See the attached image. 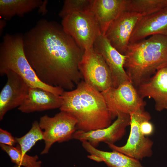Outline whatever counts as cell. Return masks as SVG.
Masks as SVG:
<instances>
[{
	"label": "cell",
	"mask_w": 167,
	"mask_h": 167,
	"mask_svg": "<svg viewBox=\"0 0 167 167\" xmlns=\"http://www.w3.org/2000/svg\"><path fill=\"white\" fill-rule=\"evenodd\" d=\"M23 42L27 59L44 83L69 91L83 80L79 64L84 50L62 25L41 19L23 34Z\"/></svg>",
	"instance_id": "obj_1"
},
{
	"label": "cell",
	"mask_w": 167,
	"mask_h": 167,
	"mask_svg": "<svg viewBox=\"0 0 167 167\" xmlns=\"http://www.w3.org/2000/svg\"><path fill=\"white\" fill-rule=\"evenodd\" d=\"M59 109L76 120L78 130L88 131L106 127L113 120L101 92L82 80L75 88L64 91Z\"/></svg>",
	"instance_id": "obj_2"
},
{
	"label": "cell",
	"mask_w": 167,
	"mask_h": 167,
	"mask_svg": "<svg viewBox=\"0 0 167 167\" xmlns=\"http://www.w3.org/2000/svg\"><path fill=\"white\" fill-rule=\"evenodd\" d=\"M125 55L124 68L137 88L158 69L167 66V36L155 35L130 43Z\"/></svg>",
	"instance_id": "obj_3"
},
{
	"label": "cell",
	"mask_w": 167,
	"mask_h": 167,
	"mask_svg": "<svg viewBox=\"0 0 167 167\" xmlns=\"http://www.w3.org/2000/svg\"><path fill=\"white\" fill-rule=\"evenodd\" d=\"M11 71L20 76L29 87L39 88L58 96L64 89L46 84L38 77L25 56L24 47L23 34L6 33L0 45V74Z\"/></svg>",
	"instance_id": "obj_4"
},
{
	"label": "cell",
	"mask_w": 167,
	"mask_h": 167,
	"mask_svg": "<svg viewBox=\"0 0 167 167\" xmlns=\"http://www.w3.org/2000/svg\"><path fill=\"white\" fill-rule=\"evenodd\" d=\"M64 31L85 50L93 47L101 34L98 20L92 10L72 13L62 19Z\"/></svg>",
	"instance_id": "obj_5"
},
{
	"label": "cell",
	"mask_w": 167,
	"mask_h": 167,
	"mask_svg": "<svg viewBox=\"0 0 167 167\" xmlns=\"http://www.w3.org/2000/svg\"><path fill=\"white\" fill-rule=\"evenodd\" d=\"M101 92L113 119L119 113L130 114L144 110L146 102L130 81L124 82L116 88L111 87Z\"/></svg>",
	"instance_id": "obj_6"
},
{
	"label": "cell",
	"mask_w": 167,
	"mask_h": 167,
	"mask_svg": "<svg viewBox=\"0 0 167 167\" xmlns=\"http://www.w3.org/2000/svg\"><path fill=\"white\" fill-rule=\"evenodd\" d=\"M131 129L129 137L126 144L118 146L114 144H108L113 151L123 154L138 160H141L152 155L153 142L144 136L140 130V125L144 119L151 118L150 114L144 110L130 114Z\"/></svg>",
	"instance_id": "obj_7"
},
{
	"label": "cell",
	"mask_w": 167,
	"mask_h": 167,
	"mask_svg": "<svg viewBox=\"0 0 167 167\" xmlns=\"http://www.w3.org/2000/svg\"><path fill=\"white\" fill-rule=\"evenodd\" d=\"M79 69L86 83L102 92L113 87L110 70L102 57L93 47L84 50Z\"/></svg>",
	"instance_id": "obj_8"
},
{
	"label": "cell",
	"mask_w": 167,
	"mask_h": 167,
	"mask_svg": "<svg viewBox=\"0 0 167 167\" xmlns=\"http://www.w3.org/2000/svg\"><path fill=\"white\" fill-rule=\"evenodd\" d=\"M43 131L45 147L41 153H48L52 145L56 142L62 143L72 138L77 129V122L73 117L62 111L53 117L45 115L41 117L39 122Z\"/></svg>",
	"instance_id": "obj_9"
},
{
	"label": "cell",
	"mask_w": 167,
	"mask_h": 167,
	"mask_svg": "<svg viewBox=\"0 0 167 167\" xmlns=\"http://www.w3.org/2000/svg\"><path fill=\"white\" fill-rule=\"evenodd\" d=\"M117 118L113 123L105 128L88 131H76L72 138L82 142L87 141L95 148L101 142L108 145L114 144L123 137L126 129L130 125V122L129 114L119 113Z\"/></svg>",
	"instance_id": "obj_10"
},
{
	"label": "cell",
	"mask_w": 167,
	"mask_h": 167,
	"mask_svg": "<svg viewBox=\"0 0 167 167\" xmlns=\"http://www.w3.org/2000/svg\"><path fill=\"white\" fill-rule=\"evenodd\" d=\"M142 17L137 13L125 11L107 28L104 35L122 54L125 55L131 35Z\"/></svg>",
	"instance_id": "obj_11"
},
{
	"label": "cell",
	"mask_w": 167,
	"mask_h": 167,
	"mask_svg": "<svg viewBox=\"0 0 167 167\" xmlns=\"http://www.w3.org/2000/svg\"><path fill=\"white\" fill-rule=\"evenodd\" d=\"M93 48L101 56L111 73L113 86L116 88L129 79L124 68L126 56L113 47L105 35L101 34L94 42Z\"/></svg>",
	"instance_id": "obj_12"
},
{
	"label": "cell",
	"mask_w": 167,
	"mask_h": 167,
	"mask_svg": "<svg viewBox=\"0 0 167 167\" xmlns=\"http://www.w3.org/2000/svg\"><path fill=\"white\" fill-rule=\"evenodd\" d=\"M7 82L0 93V120L9 110L19 106L26 97L29 87L19 75L11 71L6 72Z\"/></svg>",
	"instance_id": "obj_13"
},
{
	"label": "cell",
	"mask_w": 167,
	"mask_h": 167,
	"mask_svg": "<svg viewBox=\"0 0 167 167\" xmlns=\"http://www.w3.org/2000/svg\"><path fill=\"white\" fill-rule=\"evenodd\" d=\"M140 97L153 99L157 111L167 109V66L158 69L149 79L136 88Z\"/></svg>",
	"instance_id": "obj_14"
},
{
	"label": "cell",
	"mask_w": 167,
	"mask_h": 167,
	"mask_svg": "<svg viewBox=\"0 0 167 167\" xmlns=\"http://www.w3.org/2000/svg\"><path fill=\"white\" fill-rule=\"evenodd\" d=\"M155 35L167 36V7L151 15L142 16L133 32L130 43Z\"/></svg>",
	"instance_id": "obj_15"
},
{
	"label": "cell",
	"mask_w": 167,
	"mask_h": 167,
	"mask_svg": "<svg viewBox=\"0 0 167 167\" xmlns=\"http://www.w3.org/2000/svg\"><path fill=\"white\" fill-rule=\"evenodd\" d=\"M62 102L60 96L39 88L29 87L28 94L18 109L24 113L60 108Z\"/></svg>",
	"instance_id": "obj_16"
},
{
	"label": "cell",
	"mask_w": 167,
	"mask_h": 167,
	"mask_svg": "<svg viewBox=\"0 0 167 167\" xmlns=\"http://www.w3.org/2000/svg\"><path fill=\"white\" fill-rule=\"evenodd\" d=\"M126 0H94L92 11L98 22L101 34L109 24L126 11Z\"/></svg>",
	"instance_id": "obj_17"
},
{
	"label": "cell",
	"mask_w": 167,
	"mask_h": 167,
	"mask_svg": "<svg viewBox=\"0 0 167 167\" xmlns=\"http://www.w3.org/2000/svg\"><path fill=\"white\" fill-rule=\"evenodd\" d=\"M82 146L89 153V159L97 162H104L108 167H144L139 160L118 152L99 150L86 141L82 142Z\"/></svg>",
	"instance_id": "obj_18"
},
{
	"label": "cell",
	"mask_w": 167,
	"mask_h": 167,
	"mask_svg": "<svg viewBox=\"0 0 167 167\" xmlns=\"http://www.w3.org/2000/svg\"><path fill=\"white\" fill-rule=\"evenodd\" d=\"M46 1L41 0H0V15L5 20L17 15L20 17L35 9H40Z\"/></svg>",
	"instance_id": "obj_19"
},
{
	"label": "cell",
	"mask_w": 167,
	"mask_h": 167,
	"mask_svg": "<svg viewBox=\"0 0 167 167\" xmlns=\"http://www.w3.org/2000/svg\"><path fill=\"white\" fill-rule=\"evenodd\" d=\"M167 7V0H126V11L142 16L149 15Z\"/></svg>",
	"instance_id": "obj_20"
},
{
	"label": "cell",
	"mask_w": 167,
	"mask_h": 167,
	"mask_svg": "<svg viewBox=\"0 0 167 167\" xmlns=\"http://www.w3.org/2000/svg\"><path fill=\"white\" fill-rule=\"evenodd\" d=\"M0 147L9 156L11 161L16 165L24 167H41L42 162L37 155L30 156L23 154L19 145L16 147L2 144Z\"/></svg>",
	"instance_id": "obj_21"
},
{
	"label": "cell",
	"mask_w": 167,
	"mask_h": 167,
	"mask_svg": "<svg viewBox=\"0 0 167 167\" xmlns=\"http://www.w3.org/2000/svg\"><path fill=\"white\" fill-rule=\"evenodd\" d=\"M15 139L22 153L26 154L37 141L44 139L43 131L40 127L39 122L35 121L28 133L21 137H15Z\"/></svg>",
	"instance_id": "obj_22"
},
{
	"label": "cell",
	"mask_w": 167,
	"mask_h": 167,
	"mask_svg": "<svg viewBox=\"0 0 167 167\" xmlns=\"http://www.w3.org/2000/svg\"><path fill=\"white\" fill-rule=\"evenodd\" d=\"M94 0H66L59 13L62 19L74 12L92 10Z\"/></svg>",
	"instance_id": "obj_23"
},
{
	"label": "cell",
	"mask_w": 167,
	"mask_h": 167,
	"mask_svg": "<svg viewBox=\"0 0 167 167\" xmlns=\"http://www.w3.org/2000/svg\"><path fill=\"white\" fill-rule=\"evenodd\" d=\"M16 142L15 138L11 133L0 129V143L11 146H14Z\"/></svg>",
	"instance_id": "obj_24"
},
{
	"label": "cell",
	"mask_w": 167,
	"mask_h": 167,
	"mask_svg": "<svg viewBox=\"0 0 167 167\" xmlns=\"http://www.w3.org/2000/svg\"><path fill=\"white\" fill-rule=\"evenodd\" d=\"M151 118H147L143 120L140 125V130L142 133L147 137L152 135L154 131V127L149 121Z\"/></svg>",
	"instance_id": "obj_25"
},
{
	"label": "cell",
	"mask_w": 167,
	"mask_h": 167,
	"mask_svg": "<svg viewBox=\"0 0 167 167\" xmlns=\"http://www.w3.org/2000/svg\"><path fill=\"white\" fill-rule=\"evenodd\" d=\"M6 20L1 19L0 20V33H2V29L4 27L6 24Z\"/></svg>",
	"instance_id": "obj_26"
},
{
	"label": "cell",
	"mask_w": 167,
	"mask_h": 167,
	"mask_svg": "<svg viewBox=\"0 0 167 167\" xmlns=\"http://www.w3.org/2000/svg\"><path fill=\"white\" fill-rule=\"evenodd\" d=\"M14 167H21V166L16 165Z\"/></svg>",
	"instance_id": "obj_27"
}]
</instances>
